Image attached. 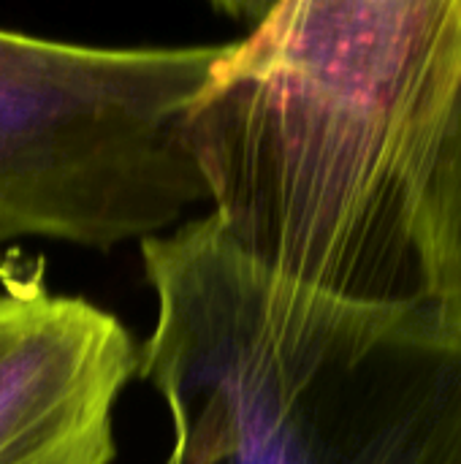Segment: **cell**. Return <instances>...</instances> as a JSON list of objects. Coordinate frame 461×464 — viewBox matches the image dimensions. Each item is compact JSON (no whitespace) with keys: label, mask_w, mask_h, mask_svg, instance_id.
I'll return each instance as SVG.
<instances>
[{"label":"cell","mask_w":461,"mask_h":464,"mask_svg":"<svg viewBox=\"0 0 461 464\" xmlns=\"http://www.w3.org/2000/svg\"><path fill=\"white\" fill-rule=\"evenodd\" d=\"M461 0H283L226 44L182 133L226 242L302 291L429 307L421 209Z\"/></svg>","instance_id":"6da1fadb"},{"label":"cell","mask_w":461,"mask_h":464,"mask_svg":"<svg viewBox=\"0 0 461 464\" xmlns=\"http://www.w3.org/2000/svg\"><path fill=\"white\" fill-rule=\"evenodd\" d=\"M155 326L139 375L171 421L163 464H448L461 343L429 307L288 285L204 215L141 242Z\"/></svg>","instance_id":"7a4b0ae2"},{"label":"cell","mask_w":461,"mask_h":464,"mask_svg":"<svg viewBox=\"0 0 461 464\" xmlns=\"http://www.w3.org/2000/svg\"><path fill=\"white\" fill-rule=\"evenodd\" d=\"M223 49L0 30V242L41 237L106 253L209 204L182 122Z\"/></svg>","instance_id":"3957f363"},{"label":"cell","mask_w":461,"mask_h":464,"mask_svg":"<svg viewBox=\"0 0 461 464\" xmlns=\"http://www.w3.org/2000/svg\"><path fill=\"white\" fill-rule=\"evenodd\" d=\"M139 375L122 321L0 266V464H111L114 408Z\"/></svg>","instance_id":"277c9868"},{"label":"cell","mask_w":461,"mask_h":464,"mask_svg":"<svg viewBox=\"0 0 461 464\" xmlns=\"http://www.w3.org/2000/svg\"><path fill=\"white\" fill-rule=\"evenodd\" d=\"M421 256L429 310L461 343V73L440 125L424 193Z\"/></svg>","instance_id":"5b68a950"},{"label":"cell","mask_w":461,"mask_h":464,"mask_svg":"<svg viewBox=\"0 0 461 464\" xmlns=\"http://www.w3.org/2000/svg\"><path fill=\"white\" fill-rule=\"evenodd\" d=\"M448 464H461V443L456 446V451L451 454V459H448Z\"/></svg>","instance_id":"8992f818"}]
</instances>
